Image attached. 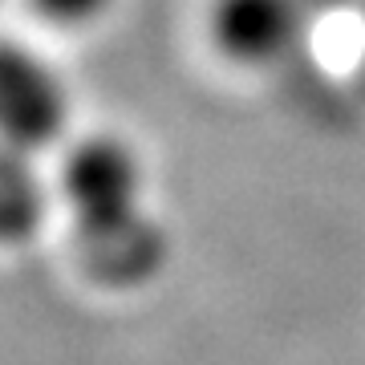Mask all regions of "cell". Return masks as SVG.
I'll return each instance as SVG.
<instances>
[{"mask_svg": "<svg viewBox=\"0 0 365 365\" xmlns=\"http://www.w3.org/2000/svg\"><path fill=\"white\" fill-rule=\"evenodd\" d=\"M49 179L81 272L110 288L155 276L163 232L150 215L146 158L130 138L114 130H73L49 158Z\"/></svg>", "mask_w": 365, "mask_h": 365, "instance_id": "cell-1", "label": "cell"}, {"mask_svg": "<svg viewBox=\"0 0 365 365\" xmlns=\"http://www.w3.org/2000/svg\"><path fill=\"white\" fill-rule=\"evenodd\" d=\"M73 126V90L33 41L0 33V146L49 163Z\"/></svg>", "mask_w": 365, "mask_h": 365, "instance_id": "cell-2", "label": "cell"}, {"mask_svg": "<svg viewBox=\"0 0 365 365\" xmlns=\"http://www.w3.org/2000/svg\"><path fill=\"white\" fill-rule=\"evenodd\" d=\"M203 45L232 73L264 78L284 69L309 41L304 0H207L203 4Z\"/></svg>", "mask_w": 365, "mask_h": 365, "instance_id": "cell-3", "label": "cell"}, {"mask_svg": "<svg viewBox=\"0 0 365 365\" xmlns=\"http://www.w3.org/2000/svg\"><path fill=\"white\" fill-rule=\"evenodd\" d=\"M57 220L49 163L0 146V252L29 248Z\"/></svg>", "mask_w": 365, "mask_h": 365, "instance_id": "cell-4", "label": "cell"}, {"mask_svg": "<svg viewBox=\"0 0 365 365\" xmlns=\"http://www.w3.org/2000/svg\"><path fill=\"white\" fill-rule=\"evenodd\" d=\"M16 4L33 25L53 37H86L102 29L118 9V0H16Z\"/></svg>", "mask_w": 365, "mask_h": 365, "instance_id": "cell-5", "label": "cell"}, {"mask_svg": "<svg viewBox=\"0 0 365 365\" xmlns=\"http://www.w3.org/2000/svg\"><path fill=\"white\" fill-rule=\"evenodd\" d=\"M353 78L365 90V9H361V25H357V57H353Z\"/></svg>", "mask_w": 365, "mask_h": 365, "instance_id": "cell-6", "label": "cell"}, {"mask_svg": "<svg viewBox=\"0 0 365 365\" xmlns=\"http://www.w3.org/2000/svg\"><path fill=\"white\" fill-rule=\"evenodd\" d=\"M0 4H9V0H0Z\"/></svg>", "mask_w": 365, "mask_h": 365, "instance_id": "cell-7", "label": "cell"}]
</instances>
